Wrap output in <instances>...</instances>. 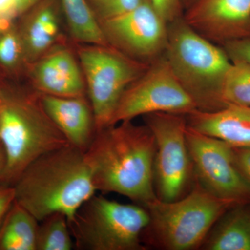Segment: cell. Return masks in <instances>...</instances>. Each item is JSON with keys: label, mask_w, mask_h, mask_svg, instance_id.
I'll use <instances>...</instances> for the list:
<instances>
[{"label": "cell", "mask_w": 250, "mask_h": 250, "mask_svg": "<svg viewBox=\"0 0 250 250\" xmlns=\"http://www.w3.org/2000/svg\"><path fill=\"white\" fill-rule=\"evenodd\" d=\"M75 248L68 220L55 213L39 222L36 235V250H71Z\"/></svg>", "instance_id": "obj_20"}, {"label": "cell", "mask_w": 250, "mask_h": 250, "mask_svg": "<svg viewBox=\"0 0 250 250\" xmlns=\"http://www.w3.org/2000/svg\"><path fill=\"white\" fill-rule=\"evenodd\" d=\"M108 44L131 58L151 64L165 54L168 23L149 0L132 11L100 23Z\"/></svg>", "instance_id": "obj_11"}, {"label": "cell", "mask_w": 250, "mask_h": 250, "mask_svg": "<svg viewBox=\"0 0 250 250\" xmlns=\"http://www.w3.org/2000/svg\"><path fill=\"white\" fill-rule=\"evenodd\" d=\"M6 166V156L4 147L0 142V184L1 183L3 176H4L5 169Z\"/></svg>", "instance_id": "obj_30"}, {"label": "cell", "mask_w": 250, "mask_h": 250, "mask_svg": "<svg viewBox=\"0 0 250 250\" xmlns=\"http://www.w3.org/2000/svg\"><path fill=\"white\" fill-rule=\"evenodd\" d=\"M143 0H88L99 23L118 17L132 11Z\"/></svg>", "instance_id": "obj_23"}, {"label": "cell", "mask_w": 250, "mask_h": 250, "mask_svg": "<svg viewBox=\"0 0 250 250\" xmlns=\"http://www.w3.org/2000/svg\"><path fill=\"white\" fill-rule=\"evenodd\" d=\"M143 118L155 139L154 184L156 197L164 202L175 201L188 193L195 183L187 139V116L159 112Z\"/></svg>", "instance_id": "obj_8"}, {"label": "cell", "mask_w": 250, "mask_h": 250, "mask_svg": "<svg viewBox=\"0 0 250 250\" xmlns=\"http://www.w3.org/2000/svg\"><path fill=\"white\" fill-rule=\"evenodd\" d=\"M14 202V187L0 184V228Z\"/></svg>", "instance_id": "obj_26"}, {"label": "cell", "mask_w": 250, "mask_h": 250, "mask_svg": "<svg viewBox=\"0 0 250 250\" xmlns=\"http://www.w3.org/2000/svg\"><path fill=\"white\" fill-rule=\"evenodd\" d=\"M39 224L34 215L15 201L0 228V236L19 241L24 250H36Z\"/></svg>", "instance_id": "obj_19"}, {"label": "cell", "mask_w": 250, "mask_h": 250, "mask_svg": "<svg viewBox=\"0 0 250 250\" xmlns=\"http://www.w3.org/2000/svg\"><path fill=\"white\" fill-rule=\"evenodd\" d=\"M75 248L80 250H143L149 223L146 207L95 195L69 222Z\"/></svg>", "instance_id": "obj_6"}, {"label": "cell", "mask_w": 250, "mask_h": 250, "mask_svg": "<svg viewBox=\"0 0 250 250\" xmlns=\"http://www.w3.org/2000/svg\"><path fill=\"white\" fill-rule=\"evenodd\" d=\"M24 61V51L19 31L8 28L0 36V65L8 70H15Z\"/></svg>", "instance_id": "obj_22"}, {"label": "cell", "mask_w": 250, "mask_h": 250, "mask_svg": "<svg viewBox=\"0 0 250 250\" xmlns=\"http://www.w3.org/2000/svg\"><path fill=\"white\" fill-rule=\"evenodd\" d=\"M233 149L237 167L250 184V147H233Z\"/></svg>", "instance_id": "obj_27"}, {"label": "cell", "mask_w": 250, "mask_h": 250, "mask_svg": "<svg viewBox=\"0 0 250 250\" xmlns=\"http://www.w3.org/2000/svg\"><path fill=\"white\" fill-rule=\"evenodd\" d=\"M16 1H17L18 14H21L32 9L42 0H16Z\"/></svg>", "instance_id": "obj_29"}, {"label": "cell", "mask_w": 250, "mask_h": 250, "mask_svg": "<svg viewBox=\"0 0 250 250\" xmlns=\"http://www.w3.org/2000/svg\"><path fill=\"white\" fill-rule=\"evenodd\" d=\"M40 94V93H39ZM44 109L70 146L86 152L97 132L89 100L40 94Z\"/></svg>", "instance_id": "obj_14"}, {"label": "cell", "mask_w": 250, "mask_h": 250, "mask_svg": "<svg viewBox=\"0 0 250 250\" xmlns=\"http://www.w3.org/2000/svg\"><path fill=\"white\" fill-rule=\"evenodd\" d=\"M187 139L197 183L215 196L236 205L250 201V184L237 167L231 146L188 126Z\"/></svg>", "instance_id": "obj_10"}, {"label": "cell", "mask_w": 250, "mask_h": 250, "mask_svg": "<svg viewBox=\"0 0 250 250\" xmlns=\"http://www.w3.org/2000/svg\"><path fill=\"white\" fill-rule=\"evenodd\" d=\"M19 31L24 61L31 63L52 48L59 35V19L54 0H42L32 8Z\"/></svg>", "instance_id": "obj_16"}, {"label": "cell", "mask_w": 250, "mask_h": 250, "mask_svg": "<svg viewBox=\"0 0 250 250\" xmlns=\"http://www.w3.org/2000/svg\"><path fill=\"white\" fill-rule=\"evenodd\" d=\"M222 97L227 106H250V65L232 62L224 80Z\"/></svg>", "instance_id": "obj_21"}, {"label": "cell", "mask_w": 250, "mask_h": 250, "mask_svg": "<svg viewBox=\"0 0 250 250\" xmlns=\"http://www.w3.org/2000/svg\"><path fill=\"white\" fill-rule=\"evenodd\" d=\"M196 109L164 55L149 64L146 71L126 88L111 125L159 112L187 116Z\"/></svg>", "instance_id": "obj_9"}, {"label": "cell", "mask_w": 250, "mask_h": 250, "mask_svg": "<svg viewBox=\"0 0 250 250\" xmlns=\"http://www.w3.org/2000/svg\"><path fill=\"white\" fill-rule=\"evenodd\" d=\"M237 205L215 196L195 181L191 190L179 200L164 202L156 197L144 206L149 223L143 241L167 250L200 248L218 219Z\"/></svg>", "instance_id": "obj_5"}, {"label": "cell", "mask_w": 250, "mask_h": 250, "mask_svg": "<svg viewBox=\"0 0 250 250\" xmlns=\"http://www.w3.org/2000/svg\"><path fill=\"white\" fill-rule=\"evenodd\" d=\"M18 15L16 0H0V16L11 20Z\"/></svg>", "instance_id": "obj_28"}, {"label": "cell", "mask_w": 250, "mask_h": 250, "mask_svg": "<svg viewBox=\"0 0 250 250\" xmlns=\"http://www.w3.org/2000/svg\"><path fill=\"white\" fill-rule=\"evenodd\" d=\"M155 152L147 125L127 121L98 130L84 154L97 191L120 194L144 207L157 197Z\"/></svg>", "instance_id": "obj_1"}, {"label": "cell", "mask_w": 250, "mask_h": 250, "mask_svg": "<svg viewBox=\"0 0 250 250\" xmlns=\"http://www.w3.org/2000/svg\"><path fill=\"white\" fill-rule=\"evenodd\" d=\"M0 142L6 156L1 184L10 186L38 158L70 145L46 113L40 94L6 90L0 106Z\"/></svg>", "instance_id": "obj_4"}, {"label": "cell", "mask_w": 250, "mask_h": 250, "mask_svg": "<svg viewBox=\"0 0 250 250\" xmlns=\"http://www.w3.org/2000/svg\"><path fill=\"white\" fill-rule=\"evenodd\" d=\"M183 17L194 30L218 45L250 37V0H196Z\"/></svg>", "instance_id": "obj_12"}, {"label": "cell", "mask_w": 250, "mask_h": 250, "mask_svg": "<svg viewBox=\"0 0 250 250\" xmlns=\"http://www.w3.org/2000/svg\"><path fill=\"white\" fill-rule=\"evenodd\" d=\"M29 74L36 93L59 97L85 96L86 85L76 58L65 47H52L31 62Z\"/></svg>", "instance_id": "obj_13"}, {"label": "cell", "mask_w": 250, "mask_h": 250, "mask_svg": "<svg viewBox=\"0 0 250 250\" xmlns=\"http://www.w3.org/2000/svg\"><path fill=\"white\" fill-rule=\"evenodd\" d=\"M10 22H11V20L6 19V18H2L0 16V36H1L8 28L11 27V26H10Z\"/></svg>", "instance_id": "obj_31"}, {"label": "cell", "mask_w": 250, "mask_h": 250, "mask_svg": "<svg viewBox=\"0 0 250 250\" xmlns=\"http://www.w3.org/2000/svg\"><path fill=\"white\" fill-rule=\"evenodd\" d=\"M164 57L197 110L212 112L226 107L222 92L232 62L222 46L198 34L182 16L168 23Z\"/></svg>", "instance_id": "obj_3"}, {"label": "cell", "mask_w": 250, "mask_h": 250, "mask_svg": "<svg viewBox=\"0 0 250 250\" xmlns=\"http://www.w3.org/2000/svg\"><path fill=\"white\" fill-rule=\"evenodd\" d=\"M75 40L86 45H109L88 0H60Z\"/></svg>", "instance_id": "obj_18"}, {"label": "cell", "mask_w": 250, "mask_h": 250, "mask_svg": "<svg viewBox=\"0 0 250 250\" xmlns=\"http://www.w3.org/2000/svg\"><path fill=\"white\" fill-rule=\"evenodd\" d=\"M77 54L98 131L111 125L123 93L149 64L111 45L83 46L79 47Z\"/></svg>", "instance_id": "obj_7"}, {"label": "cell", "mask_w": 250, "mask_h": 250, "mask_svg": "<svg viewBox=\"0 0 250 250\" xmlns=\"http://www.w3.org/2000/svg\"><path fill=\"white\" fill-rule=\"evenodd\" d=\"M202 249L250 250V213L237 205L227 210L206 237Z\"/></svg>", "instance_id": "obj_17"}, {"label": "cell", "mask_w": 250, "mask_h": 250, "mask_svg": "<svg viewBox=\"0 0 250 250\" xmlns=\"http://www.w3.org/2000/svg\"><path fill=\"white\" fill-rule=\"evenodd\" d=\"M181 1H182V5H183L184 6V11H185V10L188 9V8L190 7V6H191V5L193 4L196 0H181Z\"/></svg>", "instance_id": "obj_32"}, {"label": "cell", "mask_w": 250, "mask_h": 250, "mask_svg": "<svg viewBox=\"0 0 250 250\" xmlns=\"http://www.w3.org/2000/svg\"><path fill=\"white\" fill-rule=\"evenodd\" d=\"M222 47L231 62H244L250 65V37L225 42Z\"/></svg>", "instance_id": "obj_24"}, {"label": "cell", "mask_w": 250, "mask_h": 250, "mask_svg": "<svg viewBox=\"0 0 250 250\" xmlns=\"http://www.w3.org/2000/svg\"><path fill=\"white\" fill-rule=\"evenodd\" d=\"M187 119L189 127L232 147H250V106L229 105L212 112L196 109Z\"/></svg>", "instance_id": "obj_15"}, {"label": "cell", "mask_w": 250, "mask_h": 250, "mask_svg": "<svg viewBox=\"0 0 250 250\" xmlns=\"http://www.w3.org/2000/svg\"><path fill=\"white\" fill-rule=\"evenodd\" d=\"M159 14L167 23L184 16V9L181 0H149Z\"/></svg>", "instance_id": "obj_25"}, {"label": "cell", "mask_w": 250, "mask_h": 250, "mask_svg": "<svg viewBox=\"0 0 250 250\" xmlns=\"http://www.w3.org/2000/svg\"><path fill=\"white\" fill-rule=\"evenodd\" d=\"M13 187L15 201L39 222L62 213L69 223L97 192L84 152L70 145L33 161Z\"/></svg>", "instance_id": "obj_2"}, {"label": "cell", "mask_w": 250, "mask_h": 250, "mask_svg": "<svg viewBox=\"0 0 250 250\" xmlns=\"http://www.w3.org/2000/svg\"><path fill=\"white\" fill-rule=\"evenodd\" d=\"M5 93V90L1 86V83H0V106H1V103H2L3 98H4V95Z\"/></svg>", "instance_id": "obj_33"}]
</instances>
